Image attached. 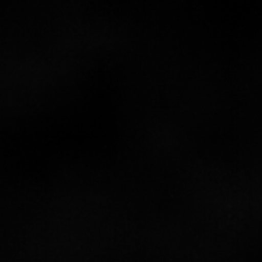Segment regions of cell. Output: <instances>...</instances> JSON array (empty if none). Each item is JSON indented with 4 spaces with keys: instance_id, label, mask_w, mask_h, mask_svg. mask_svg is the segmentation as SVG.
Listing matches in <instances>:
<instances>
[]
</instances>
